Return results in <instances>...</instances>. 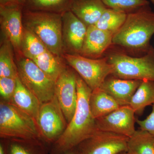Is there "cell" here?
Masks as SVG:
<instances>
[{
  "mask_svg": "<svg viewBox=\"0 0 154 154\" xmlns=\"http://www.w3.org/2000/svg\"><path fill=\"white\" fill-rule=\"evenodd\" d=\"M107 8L102 0H72L69 10L88 27L96 25Z\"/></svg>",
  "mask_w": 154,
  "mask_h": 154,
  "instance_id": "2e32d148",
  "label": "cell"
},
{
  "mask_svg": "<svg viewBox=\"0 0 154 154\" xmlns=\"http://www.w3.org/2000/svg\"><path fill=\"white\" fill-rule=\"evenodd\" d=\"M17 78L0 77L1 101L9 103L11 102L17 88Z\"/></svg>",
  "mask_w": 154,
  "mask_h": 154,
  "instance_id": "83f0119b",
  "label": "cell"
},
{
  "mask_svg": "<svg viewBox=\"0 0 154 154\" xmlns=\"http://www.w3.org/2000/svg\"><path fill=\"white\" fill-rule=\"evenodd\" d=\"M36 123L42 140L49 145L55 143L64 132L67 122L55 96L42 104Z\"/></svg>",
  "mask_w": 154,
  "mask_h": 154,
  "instance_id": "ba28073f",
  "label": "cell"
},
{
  "mask_svg": "<svg viewBox=\"0 0 154 154\" xmlns=\"http://www.w3.org/2000/svg\"><path fill=\"white\" fill-rule=\"evenodd\" d=\"M113 35L95 25L88 26L80 54L91 58L103 57L113 45Z\"/></svg>",
  "mask_w": 154,
  "mask_h": 154,
  "instance_id": "5bb4252c",
  "label": "cell"
},
{
  "mask_svg": "<svg viewBox=\"0 0 154 154\" xmlns=\"http://www.w3.org/2000/svg\"><path fill=\"white\" fill-rule=\"evenodd\" d=\"M113 66V76L124 79L154 82V48L140 56H134L112 46L105 53Z\"/></svg>",
  "mask_w": 154,
  "mask_h": 154,
  "instance_id": "277c9868",
  "label": "cell"
},
{
  "mask_svg": "<svg viewBox=\"0 0 154 154\" xmlns=\"http://www.w3.org/2000/svg\"><path fill=\"white\" fill-rule=\"evenodd\" d=\"M8 154H49L48 144L41 139H4Z\"/></svg>",
  "mask_w": 154,
  "mask_h": 154,
  "instance_id": "ac0fdd59",
  "label": "cell"
},
{
  "mask_svg": "<svg viewBox=\"0 0 154 154\" xmlns=\"http://www.w3.org/2000/svg\"><path fill=\"white\" fill-rule=\"evenodd\" d=\"M77 75L73 69L67 66L55 82V96L68 124L74 115L76 108Z\"/></svg>",
  "mask_w": 154,
  "mask_h": 154,
  "instance_id": "30bf717a",
  "label": "cell"
},
{
  "mask_svg": "<svg viewBox=\"0 0 154 154\" xmlns=\"http://www.w3.org/2000/svg\"><path fill=\"white\" fill-rule=\"evenodd\" d=\"M24 27L34 33L51 52L59 56L64 54L62 14L27 10L23 14Z\"/></svg>",
  "mask_w": 154,
  "mask_h": 154,
  "instance_id": "3957f363",
  "label": "cell"
},
{
  "mask_svg": "<svg viewBox=\"0 0 154 154\" xmlns=\"http://www.w3.org/2000/svg\"><path fill=\"white\" fill-rule=\"evenodd\" d=\"M119 154H128L127 152H122L120 153Z\"/></svg>",
  "mask_w": 154,
  "mask_h": 154,
  "instance_id": "d6a6232c",
  "label": "cell"
},
{
  "mask_svg": "<svg viewBox=\"0 0 154 154\" xmlns=\"http://www.w3.org/2000/svg\"><path fill=\"white\" fill-rule=\"evenodd\" d=\"M127 152L128 154H154V135L139 129L128 138Z\"/></svg>",
  "mask_w": 154,
  "mask_h": 154,
  "instance_id": "7402d4cb",
  "label": "cell"
},
{
  "mask_svg": "<svg viewBox=\"0 0 154 154\" xmlns=\"http://www.w3.org/2000/svg\"><path fill=\"white\" fill-rule=\"evenodd\" d=\"M42 71L56 82L67 67L62 57L56 55L49 50L32 60Z\"/></svg>",
  "mask_w": 154,
  "mask_h": 154,
  "instance_id": "ffe728a7",
  "label": "cell"
},
{
  "mask_svg": "<svg viewBox=\"0 0 154 154\" xmlns=\"http://www.w3.org/2000/svg\"><path fill=\"white\" fill-rule=\"evenodd\" d=\"M127 16L124 12L107 8L95 26L114 34L124 24Z\"/></svg>",
  "mask_w": 154,
  "mask_h": 154,
  "instance_id": "d4e9b609",
  "label": "cell"
},
{
  "mask_svg": "<svg viewBox=\"0 0 154 154\" xmlns=\"http://www.w3.org/2000/svg\"><path fill=\"white\" fill-rule=\"evenodd\" d=\"M14 47L7 38L0 47V77L18 78V69L14 58Z\"/></svg>",
  "mask_w": 154,
  "mask_h": 154,
  "instance_id": "603a6c76",
  "label": "cell"
},
{
  "mask_svg": "<svg viewBox=\"0 0 154 154\" xmlns=\"http://www.w3.org/2000/svg\"><path fill=\"white\" fill-rule=\"evenodd\" d=\"M22 6L0 5L1 28L5 38L11 42L18 56H22L21 44L24 27Z\"/></svg>",
  "mask_w": 154,
  "mask_h": 154,
  "instance_id": "8fae6325",
  "label": "cell"
},
{
  "mask_svg": "<svg viewBox=\"0 0 154 154\" xmlns=\"http://www.w3.org/2000/svg\"><path fill=\"white\" fill-rule=\"evenodd\" d=\"M77 88L78 101L74 115L64 132L52 145L50 154H62L76 147L98 130L89 104L92 90L78 75Z\"/></svg>",
  "mask_w": 154,
  "mask_h": 154,
  "instance_id": "6da1fadb",
  "label": "cell"
},
{
  "mask_svg": "<svg viewBox=\"0 0 154 154\" xmlns=\"http://www.w3.org/2000/svg\"><path fill=\"white\" fill-rule=\"evenodd\" d=\"M27 0H0V5H17L24 7Z\"/></svg>",
  "mask_w": 154,
  "mask_h": 154,
  "instance_id": "f546056e",
  "label": "cell"
},
{
  "mask_svg": "<svg viewBox=\"0 0 154 154\" xmlns=\"http://www.w3.org/2000/svg\"><path fill=\"white\" fill-rule=\"evenodd\" d=\"M150 1L152 4L154 5V0H150Z\"/></svg>",
  "mask_w": 154,
  "mask_h": 154,
  "instance_id": "836d02e7",
  "label": "cell"
},
{
  "mask_svg": "<svg viewBox=\"0 0 154 154\" xmlns=\"http://www.w3.org/2000/svg\"><path fill=\"white\" fill-rule=\"evenodd\" d=\"M72 0H27L28 10L62 14L69 10Z\"/></svg>",
  "mask_w": 154,
  "mask_h": 154,
  "instance_id": "484cf974",
  "label": "cell"
},
{
  "mask_svg": "<svg viewBox=\"0 0 154 154\" xmlns=\"http://www.w3.org/2000/svg\"><path fill=\"white\" fill-rule=\"evenodd\" d=\"M128 138L98 129L76 147L81 154H119L127 152Z\"/></svg>",
  "mask_w": 154,
  "mask_h": 154,
  "instance_id": "9c48e42d",
  "label": "cell"
},
{
  "mask_svg": "<svg viewBox=\"0 0 154 154\" xmlns=\"http://www.w3.org/2000/svg\"><path fill=\"white\" fill-rule=\"evenodd\" d=\"M64 53L80 54L88 26L70 10L62 14Z\"/></svg>",
  "mask_w": 154,
  "mask_h": 154,
  "instance_id": "4fadbf2b",
  "label": "cell"
},
{
  "mask_svg": "<svg viewBox=\"0 0 154 154\" xmlns=\"http://www.w3.org/2000/svg\"><path fill=\"white\" fill-rule=\"evenodd\" d=\"M0 154H8L5 141L2 139H1L0 142Z\"/></svg>",
  "mask_w": 154,
  "mask_h": 154,
  "instance_id": "4dcf8cb0",
  "label": "cell"
},
{
  "mask_svg": "<svg viewBox=\"0 0 154 154\" xmlns=\"http://www.w3.org/2000/svg\"><path fill=\"white\" fill-rule=\"evenodd\" d=\"M62 57L92 91L100 88L106 78L113 74V66L105 56L95 59L64 53Z\"/></svg>",
  "mask_w": 154,
  "mask_h": 154,
  "instance_id": "52a82bcc",
  "label": "cell"
},
{
  "mask_svg": "<svg viewBox=\"0 0 154 154\" xmlns=\"http://www.w3.org/2000/svg\"><path fill=\"white\" fill-rule=\"evenodd\" d=\"M154 35V12L149 6L127 14L121 28L113 35V46L129 54H143L152 45Z\"/></svg>",
  "mask_w": 154,
  "mask_h": 154,
  "instance_id": "7a4b0ae2",
  "label": "cell"
},
{
  "mask_svg": "<svg viewBox=\"0 0 154 154\" xmlns=\"http://www.w3.org/2000/svg\"><path fill=\"white\" fill-rule=\"evenodd\" d=\"M154 104V82L143 80L133 96L129 105L135 114L141 115L146 107Z\"/></svg>",
  "mask_w": 154,
  "mask_h": 154,
  "instance_id": "44dd1931",
  "label": "cell"
},
{
  "mask_svg": "<svg viewBox=\"0 0 154 154\" xmlns=\"http://www.w3.org/2000/svg\"><path fill=\"white\" fill-rule=\"evenodd\" d=\"M16 61L19 79L42 103L55 96V82L39 68L33 60L18 56Z\"/></svg>",
  "mask_w": 154,
  "mask_h": 154,
  "instance_id": "8992f818",
  "label": "cell"
},
{
  "mask_svg": "<svg viewBox=\"0 0 154 154\" xmlns=\"http://www.w3.org/2000/svg\"><path fill=\"white\" fill-rule=\"evenodd\" d=\"M90 110L95 119L111 113L120 106L100 88L92 91L89 99Z\"/></svg>",
  "mask_w": 154,
  "mask_h": 154,
  "instance_id": "d6986e66",
  "label": "cell"
},
{
  "mask_svg": "<svg viewBox=\"0 0 154 154\" xmlns=\"http://www.w3.org/2000/svg\"><path fill=\"white\" fill-rule=\"evenodd\" d=\"M0 138L42 140L35 119L12 104L1 100Z\"/></svg>",
  "mask_w": 154,
  "mask_h": 154,
  "instance_id": "5b68a950",
  "label": "cell"
},
{
  "mask_svg": "<svg viewBox=\"0 0 154 154\" xmlns=\"http://www.w3.org/2000/svg\"><path fill=\"white\" fill-rule=\"evenodd\" d=\"M134 110L129 105L120 106L107 115L96 119L99 130L114 133L129 137L136 130Z\"/></svg>",
  "mask_w": 154,
  "mask_h": 154,
  "instance_id": "7c38bea8",
  "label": "cell"
},
{
  "mask_svg": "<svg viewBox=\"0 0 154 154\" xmlns=\"http://www.w3.org/2000/svg\"><path fill=\"white\" fill-rule=\"evenodd\" d=\"M48 50L46 46L34 33L24 27L21 44L22 56L32 60Z\"/></svg>",
  "mask_w": 154,
  "mask_h": 154,
  "instance_id": "cb8c5ba5",
  "label": "cell"
},
{
  "mask_svg": "<svg viewBox=\"0 0 154 154\" xmlns=\"http://www.w3.org/2000/svg\"><path fill=\"white\" fill-rule=\"evenodd\" d=\"M62 154H81L77 147L71 149Z\"/></svg>",
  "mask_w": 154,
  "mask_h": 154,
  "instance_id": "1f68e13d",
  "label": "cell"
},
{
  "mask_svg": "<svg viewBox=\"0 0 154 154\" xmlns=\"http://www.w3.org/2000/svg\"><path fill=\"white\" fill-rule=\"evenodd\" d=\"M109 8L124 12L127 14L149 6L148 0H102Z\"/></svg>",
  "mask_w": 154,
  "mask_h": 154,
  "instance_id": "4316f807",
  "label": "cell"
},
{
  "mask_svg": "<svg viewBox=\"0 0 154 154\" xmlns=\"http://www.w3.org/2000/svg\"><path fill=\"white\" fill-rule=\"evenodd\" d=\"M10 104L37 119L42 103L38 98L17 79V85Z\"/></svg>",
  "mask_w": 154,
  "mask_h": 154,
  "instance_id": "e0dca14e",
  "label": "cell"
},
{
  "mask_svg": "<svg viewBox=\"0 0 154 154\" xmlns=\"http://www.w3.org/2000/svg\"><path fill=\"white\" fill-rule=\"evenodd\" d=\"M141 81L124 79L110 75L100 88L110 95L120 106L129 105L133 96Z\"/></svg>",
  "mask_w": 154,
  "mask_h": 154,
  "instance_id": "9a60e30c",
  "label": "cell"
},
{
  "mask_svg": "<svg viewBox=\"0 0 154 154\" xmlns=\"http://www.w3.org/2000/svg\"><path fill=\"white\" fill-rule=\"evenodd\" d=\"M136 122L140 129L147 131L154 135V104L152 105L150 114L143 120L137 119Z\"/></svg>",
  "mask_w": 154,
  "mask_h": 154,
  "instance_id": "f1b7e54d",
  "label": "cell"
}]
</instances>
